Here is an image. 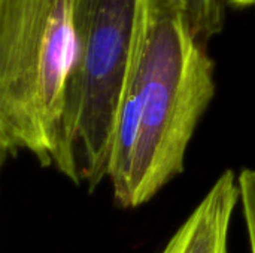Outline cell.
I'll return each mask as SVG.
<instances>
[{"instance_id":"6da1fadb","label":"cell","mask_w":255,"mask_h":253,"mask_svg":"<svg viewBox=\"0 0 255 253\" xmlns=\"http://www.w3.org/2000/svg\"><path fill=\"white\" fill-rule=\"evenodd\" d=\"M214 95V63L191 33L181 0H136L121 100L136 109L139 134L120 207L146 204L182 174Z\"/></svg>"},{"instance_id":"7a4b0ae2","label":"cell","mask_w":255,"mask_h":253,"mask_svg":"<svg viewBox=\"0 0 255 253\" xmlns=\"http://www.w3.org/2000/svg\"><path fill=\"white\" fill-rule=\"evenodd\" d=\"M84 0H0V140L79 183L63 125Z\"/></svg>"},{"instance_id":"3957f363","label":"cell","mask_w":255,"mask_h":253,"mask_svg":"<svg viewBox=\"0 0 255 253\" xmlns=\"http://www.w3.org/2000/svg\"><path fill=\"white\" fill-rule=\"evenodd\" d=\"M136 0H84L79 45L64 100V134L90 191L108 177L127 76Z\"/></svg>"},{"instance_id":"277c9868","label":"cell","mask_w":255,"mask_h":253,"mask_svg":"<svg viewBox=\"0 0 255 253\" xmlns=\"http://www.w3.org/2000/svg\"><path fill=\"white\" fill-rule=\"evenodd\" d=\"M238 204V176L226 170L181 225V253H229V231Z\"/></svg>"},{"instance_id":"5b68a950","label":"cell","mask_w":255,"mask_h":253,"mask_svg":"<svg viewBox=\"0 0 255 253\" xmlns=\"http://www.w3.org/2000/svg\"><path fill=\"white\" fill-rule=\"evenodd\" d=\"M181 3L190 30L202 45L223 30L224 0H181Z\"/></svg>"},{"instance_id":"8992f818","label":"cell","mask_w":255,"mask_h":253,"mask_svg":"<svg viewBox=\"0 0 255 253\" xmlns=\"http://www.w3.org/2000/svg\"><path fill=\"white\" fill-rule=\"evenodd\" d=\"M239 204L245 221L250 253H255V169H244L238 176Z\"/></svg>"},{"instance_id":"52a82bcc","label":"cell","mask_w":255,"mask_h":253,"mask_svg":"<svg viewBox=\"0 0 255 253\" xmlns=\"http://www.w3.org/2000/svg\"><path fill=\"white\" fill-rule=\"evenodd\" d=\"M182 242H184V236H182V230L181 227L176 230V233L170 237V240L166 243V246L158 253H181L182 249Z\"/></svg>"},{"instance_id":"ba28073f","label":"cell","mask_w":255,"mask_h":253,"mask_svg":"<svg viewBox=\"0 0 255 253\" xmlns=\"http://www.w3.org/2000/svg\"><path fill=\"white\" fill-rule=\"evenodd\" d=\"M224 1L235 7H254L255 9V0H224Z\"/></svg>"},{"instance_id":"9c48e42d","label":"cell","mask_w":255,"mask_h":253,"mask_svg":"<svg viewBox=\"0 0 255 253\" xmlns=\"http://www.w3.org/2000/svg\"><path fill=\"white\" fill-rule=\"evenodd\" d=\"M7 154H9V152L6 151L4 145H3L1 140H0V167H1V164H3V161H4V157H6Z\"/></svg>"}]
</instances>
